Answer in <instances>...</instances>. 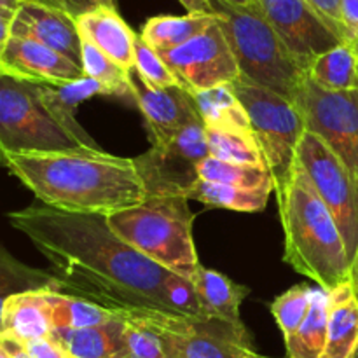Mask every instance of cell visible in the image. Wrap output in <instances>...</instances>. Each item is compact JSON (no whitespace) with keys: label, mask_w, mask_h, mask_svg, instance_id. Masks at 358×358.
I'll return each mask as SVG.
<instances>
[{"label":"cell","mask_w":358,"mask_h":358,"mask_svg":"<svg viewBox=\"0 0 358 358\" xmlns=\"http://www.w3.org/2000/svg\"><path fill=\"white\" fill-rule=\"evenodd\" d=\"M7 219L48 259L65 294L115 313L175 315L164 292L173 273L115 236L107 215L34 205Z\"/></svg>","instance_id":"obj_1"},{"label":"cell","mask_w":358,"mask_h":358,"mask_svg":"<svg viewBox=\"0 0 358 358\" xmlns=\"http://www.w3.org/2000/svg\"><path fill=\"white\" fill-rule=\"evenodd\" d=\"M0 166L62 212L110 215L147 198L135 161L107 152L3 154Z\"/></svg>","instance_id":"obj_2"},{"label":"cell","mask_w":358,"mask_h":358,"mask_svg":"<svg viewBox=\"0 0 358 358\" xmlns=\"http://www.w3.org/2000/svg\"><path fill=\"white\" fill-rule=\"evenodd\" d=\"M275 194L285 234L283 261L325 290L348 282L352 268L338 224L299 161L275 185Z\"/></svg>","instance_id":"obj_3"},{"label":"cell","mask_w":358,"mask_h":358,"mask_svg":"<svg viewBox=\"0 0 358 358\" xmlns=\"http://www.w3.org/2000/svg\"><path fill=\"white\" fill-rule=\"evenodd\" d=\"M108 227L126 245L184 278L199 268L189 199L180 194L147 196L142 203L107 215Z\"/></svg>","instance_id":"obj_4"},{"label":"cell","mask_w":358,"mask_h":358,"mask_svg":"<svg viewBox=\"0 0 358 358\" xmlns=\"http://www.w3.org/2000/svg\"><path fill=\"white\" fill-rule=\"evenodd\" d=\"M210 6L233 49L241 79L296 100L308 73L273 30L259 2L240 7L210 0Z\"/></svg>","instance_id":"obj_5"},{"label":"cell","mask_w":358,"mask_h":358,"mask_svg":"<svg viewBox=\"0 0 358 358\" xmlns=\"http://www.w3.org/2000/svg\"><path fill=\"white\" fill-rule=\"evenodd\" d=\"M101 154L70 131L42 98L41 84L0 70V156L3 154Z\"/></svg>","instance_id":"obj_6"},{"label":"cell","mask_w":358,"mask_h":358,"mask_svg":"<svg viewBox=\"0 0 358 358\" xmlns=\"http://www.w3.org/2000/svg\"><path fill=\"white\" fill-rule=\"evenodd\" d=\"M229 87L247 110L273 182L275 185L280 184L289 175L297 147L306 133L299 107L289 98L241 77L231 83Z\"/></svg>","instance_id":"obj_7"},{"label":"cell","mask_w":358,"mask_h":358,"mask_svg":"<svg viewBox=\"0 0 358 358\" xmlns=\"http://www.w3.org/2000/svg\"><path fill=\"white\" fill-rule=\"evenodd\" d=\"M296 159L310 177L318 196L339 227L350 268L358 250V182L338 154L315 133L306 131L297 147Z\"/></svg>","instance_id":"obj_8"},{"label":"cell","mask_w":358,"mask_h":358,"mask_svg":"<svg viewBox=\"0 0 358 358\" xmlns=\"http://www.w3.org/2000/svg\"><path fill=\"white\" fill-rule=\"evenodd\" d=\"M159 331L168 358H262L252 346L247 327L217 318L138 311Z\"/></svg>","instance_id":"obj_9"},{"label":"cell","mask_w":358,"mask_h":358,"mask_svg":"<svg viewBox=\"0 0 358 358\" xmlns=\"http://www.w3.org/2000/svg\"><path fill=\"white\" fill-rule=\"evenodd\" d=\"M294 103L306 131L320 136L358 182V90L327 91L306 77Z\"/></svg>","instance_id":"obj_10"},{"label":"cell","mask_w":358,"mask_h":358,"mask_svg":"<svg viewBox=\"0 0 358 358\" xmlns=\"http://www.w3.org/2000/svg\"><path fill=\"white\" fill-rule=\"evenodd\" d=\"M210 156L206 126L203 122L182 129L163 143H152L135 166L145 184L147 196L180 194L199 180L198 168Z\"/></svg>","instance_id":"obj_11"},{"label":"cell","mask_w":358,"mask_h":358,"mask_svg":"<svg viewBox=\"0 0 358 358\" xmlns=\"http://www.w3.org/2000/svg\"><path fill=\"white\" fill-rule=\"evenodd\" d=\"M159 55L173 72L178 86L191 94L229 86L240 79L236 58L219 21L180 48Z\"/></svg>","instance_id":"obj_12"},{"label":"cell","mask_w":358,"mask_h":358,"mask_svg":"<svg viewBox=\"0 0 358 358\" xmlns=\"http://www.w3.org/2000/svg\"><path fill=\"white\" fill-rule=\"evenodd\" d=\"M262 14L304 72L324 52L345 44L308 0H257Z\"/></svg>","instance_id":"obj_13"},{"label":"cell","mask_w":358,"mask_h":358,"mask_svg":"<svg viewBox=\"0 0 358 358\" xmlns=\"http://www.w3.org/2000/svg\"><path fill=\"white\" fill-rule=\"evenodd\" d=\"M128 83L133 100L145 119L152 143L168 142L182 129L203 122L192 94L178 84L170 87L149 86L135 66L128 70Z\"/></svg>","instance_id":"obj_14"},{"label":"cell","mask_w":358,"mask_h":358,"mask_svg":"<svg viewBox=\"0 0 358 358\" xmlns=\"http://www.w3.org/2000/svg\"><path fill=\"white\" fill-rule=\"evenodd\" d=\"M0 70L20 79L48 86H69L84 79L83 66L55 49L28 38L10 37L0 52Z\"/></svg>","instance_id":"obj_15"},{"label":"cell","mask_w":358,"mask_h":358,"mask_svg":"<svg viewBox=\"0 0 358 358\" xmlns=\"http://www.w3.org/2000/svg\"><path fill=\"white\" fill-rule=\"evenodd\" d=\"M10 37L38 42L66 56L76 65L83 66V56H80L83 38L77 30L76 17L62 10L23 0L14 14Z\"/></svg>","instance_id":"obj_16"},{"label":"cell","mask_w":358,"mask_h":358,"mask_svg":"<svg viewBox=\"0 0 358 358\" xmlns=\"http://www.w3.org/2000/svg\"><path fill=\"white\" fill-rule=\"evenodd\" d=\"M76 24L80 38L96 45L126 72L135 66V42L138 35L119 16L117 9L98 6L76 17Z\"/></svg>","instance_id":"obj_17"},{"label":"cell","mask_w":358,"mask_h":358,"mask_svg":"<svg viewBox=\"0 0 358 358\" xmlns=\"http://www.w3.org/2000/svg\"><path fill=\"white\" fill-rule=\"evenodd\" d=\"M51 338L72 358H128L124 318L86 329H52Z\"/></svg>","instance_id":"obj_18"},{"label":"cell","mask_w":358,"mask_h":358,"mask_svg":"<svg viewBox=\"0 0 358 358\" xmlns=\"http://www.w3.org/2000/svg\"><path fill=\"white\" fill-rule=\"evenodd\" d=\"M358 348V296L352 280L329 290L327 345L322 358H353Z\"/></svg>","instance_id":"obj_19"},{"label":"cell","mask_w":358,"mask_h":358,"mask_svg":"<svg viewBox=\"0 0 358 358\" xmlns=\"http://www.w3.org/2000/svg\"><path fill=\"white\" fill-rule=\"evenodd\" d=\"M51 313L44 290H30L7 296L2 308V334L20 343L49 338Z\"/></svg>","instance_id":"obj_20"},{"label":"cell","mask_w":358,"mask_h":358,"mask_svg":"<svg viewBox=\"0 0 358 358\" xmlns=\"http://www.w3.org/2000/svg\"><path fill=\"white\" fill-rule=\"evenodd\" d=\"M203 311L206 317L227 322L236 327H243L240 317V306L250 294V289L234 283L226 275L199 266L191 278Z\"/></svg>","instance_id":"obj_21"},{"label":"cell","mask_w":358,"mask_h":358,"mask_svg":"<svg viewBox=\"0 0 358 358\" xmlns=\"http://www.w3.org/2000/svg\"><path fill=\"white\" fill-rule=\"evenodd\" d=\"M217 21L215 14L187 13L185 16H154L143 24L140 37L157 52L180 48Z\"/></svg>","instance_id":"obj_22"},{"label":"cell","mask_w":358,"mask_h":358,"mask_svg":"<svg viewBox=\"0 0 358 358\" xmlns=\"http://www.w3.org/2000/svg\"><path fill=\"white\" fill-rule=\"evenodd\" d=\"M329 290L315 287L313 301L301 327L285 341L289 358H322L327 345Z\"/></svg>","instance_id":"obj_23"},{"label":"cell","mask_w":358,"mask_h":358,"mask_svg":"<svg viewBox=\"0 0 358 358\" xmlns=\"http://www.w3.org/2000/svg\"><path fill=\"white\" fill-rule=\"evenodd\" d=\"M271 192H275V187L245 189L229 184L198 180L185 192V198L189 201L196 199V201H201L208 206H215V208L255 213L262 212L266 208Z\"/></svg>","instance_id":"obj_24"},{"label":"cell","mask_w":358,"mask_h":358,"mask_svg":"<svg viewBox=\"0 0 358 358\" xmlns=\"http://www.w3.org/2000/svg\"><path fill=\"white\" fill-rule=\"evenodd\" d=\"M192 98L206 128L254 133L247 110L229 86L199 91Z\"/></svg>","instance_id":"obj_25"},{"label":"cell","mask_w":358,"mask_h":358,"mask_svg":"<svg viewBox=\"0 0 358 358\" xmlns=\"http://www.w3.org/2000/svg\"><path fill=\"white\" fill-rule=\"evenodd\" d=\"M308 79L327 91L358 90V58L348 42L318 56L308 69Z\"/></svg>","instance_id":"obj_26"},{"label":"cell","mask_w":358,"mask_h":358,"mask_svg":"<svg viewBox=\"0 0 358 358\" xmlns=\"http://www.w3.org/2000/svg\"><path fill=\"white\" fill-rule=\"evenodd\" d=\"M49 304L52 329H86L101 325L117 317L115 311L90 303L83 297L56 290H44Z\"/></svg>","instance_id":"obj_27"},{"label":"cell","mask_w":358,"mask_h":358,"mask_svg":"<svg viewBox=\"0 0 358 358\" xmlns=\"http://www.w3.org/2000/svg\"><path fill=\"white\" fill-rule=\"evenodd\" d=\"M199 180L229 184L236 187H275L273 175L266 164H236L208 156L198 168Z\"/></svg>","instance_id":"obj_28"},{"label":"cell","mask_w":358,"mask_h":358,"mask_svg":"<svg viewBox=\"0 0 358 358\" xmlns=\"http://www.w3.org/2000/svg\"><path fill=\"white\" fill-rule=\"evenodd\" d=\"M30 290L63 292V287L52 273L23 264L0 245V294L10 296V294L30 292Z\"/></svg>","instance_id":"obj_29"},{"label":"cell","mask_w":358,"mask_h":358,"mask_svg":"<svg viewBox=\"0 0 358 358\" xmlns=\"http://www.w3.org/2000/svg\"><path fill=\"white\" fill-rule=\"evenodd\" d=\"M206 140L210 156L215 159L236 164H266L254 133L206 128Z\"/></svg>","instance_id":"obj_30"},{"label":"cell","mask_w":358,"mask_h":358,"mask_svg":"<svg viewBox=\"0 0 358 358\" xmlns=\"http://www.w3.org/2000/svg\"><path fill=\"white\" fill-rule=\"evenodd\" d=\"M83 70L84 76L96 80L103 87L105 94L108 96H133L131 87L128 83V72L122 66H119L114 59L100 51L96 45L83 38Z\"/></svg>","instance_id":"obj_31"},{"label":"cell","mask_w":358,"mask_h":358,"mask_svg":"<svg viewBox=\"0 0 358 358\" xmlns=\"http://www.w3.org/2000/svg\"><path fill=\"white\" fill-rule=\"evenodd\" d=\"M313 290L315 289H311L308 283H299L276 297L269 306L285 341L301 327L306 318L311 301H313Z\"/></svg>","instance_id":"obj_32"},{"label":"cell","mask_w":358,"mask_h":358,"mask_svg":"<svg viewBox=\"0 0 358 358\" xmlns=\"http://www.w3.org/2000/svg\"><path fill=\"white\" fill-rule=\"evenodd\" d=\"M124 318V338L128 358H168L163 338L138 311L119 313Z\"/></svg>","instance_id":"obj_33"},{"label":"cell","mask_w":358,"mask_h":358,"mask_svg":"<svg viewBox=\"0 0 358 358\" xmlns=\"http://www.w3.org/2000/svg\"><path fill=\"white\" fill-rule=\"evenodd\" d=\"M135 70L152 87H170L178 84L159 52L150 48L140 35L135 42Z\"/></svg>","instance_id":"obj_34"},{"label":"cell","mask_w":358,"mask_h":358,"mask_svg":"<svg viewBox=\"0 0 358 358\" xmlns=\"http://www.w3.org/2000/svg\"><path fill=\"white\" fill-rule=\"evenodd\" d=\"M164 292L175 315L189 318H208L203 311L198 292L189 278L173 273L164 285Z\"/></svg>","instance_id":"obj_35"},{"label":"cell","mask_w":358,"mask_h":358,"mask_svg":"<svg viewBox=\"0 0 358 358\" xmlns=\"http://www.w3.org/2000/svg\"><path fill=\"white\" fill-rule=\"evenodd\" d=\"M308 3L327 21L329 27L341 37V41L346 42V34L341 21V0H308Z\"/></svg>","instance_id":"obj_36"},{"label":"cell","mask_w":358,"mask_h":358,"mask_svg":"<svg viewBox=\"0 0 358 358\" xmlns=\"http://www.w3.org/2000/svg\"><path fill=\"white\" fill-rule=\"evenodd\" d=\"M28 2H35L41 3V6L51 7V9H58L72 17L83 16V14L90 13V10L96 9L100 6L98 0H28Z\"/></svg>","instance_id":"obj_37"},{"label":"cell","mask_w":358,"mask_h":358,"mask_svg":"<svg viewBox=\"0 0 358 358\" xmlns=\"http://www.w3.org/2000/svg\"><path fill=\"white\" fill-rule=\"evenodd\" d=\"M23 346L31 358H72L65 352V348L59 343H56L51 336L23 343Z\"/></svg>","instance_id":"obj_38"},{"label":"cell","mask_w":358,"mask_h":358,"mask_svg":"<svg viewBox=\"0 0 358 358\" xmlns=\"http://www.w3.org/2000/svg\"><path fill=\"white\" fill-rule=\"evenodd\" d=\"M341 21L346 42L358 38V0H341Z\"/></svg>","instance_id":"obj_39"},{"label":"cell","mask_w":358,"mask_h":358,"mask_svg":"<svg viewBox=\"0 0 358 358\" xmlns=\"http://www.w3.org/2000/svg\"><path fill=\"white\" fill-rule=\"evenodd\" d=\"M0 339H2V343L6 345V348L9 350L10 353V358H31L28 355V352L24 350L23 343L16 341V339L9 338L7 334H0Z\"/></svg>","instance_id":"obj_40"},{"label":"cell","mask_w":358,"mask_h":358,"mask_svg":"<svg viewBox=\"0 0 358 358\" xmlns=\"http://www.w3.org/2000/svg\"><path fill=\"white\" fill-rule=\"evenodd\" d=\"M14 13H2L0 10V52L6 48L7 41L10 38V24H13Z\"/></svg>","instance_id":"obj_41"},{"label":"cell","mask_w":358,"mask_h":358,"mask_svg":"<svg viewBox=\"0 0 358 358\" xmlns=\"http://www.w3.org/2000/svg\"><path fill=\"white\" fill-rule=\"evenodd\" d=\"M185 7L187 13H199V14H213L210 0H178Z\"/></svg>","instance_id":"obj_42"},{"label":"cell","mask_w":358,"mask_h":358,"mask_svg":"<svg viewBox=\"0 0 358 358\" xmlns=\"http://www.w3.org/2000/svg\"><path fill=\"white\" fill-rule=\"evenodd\" d=\"M23 0H0V10L2 13H14L16 14L17 7L21 6Z\"/></svg>","instance_id":"obj_43"},{"label":"cell","mask_w":358,"mask_h":358,"mask_svg":"<svg viewBox=\"0 0 358 358\" xmlns=\"http://www.w3.org/2000/svg\"><path fill=\"white\" fill-rule=\"evenodd\" d=\"M350 280H352L353 289H355V292L358 296V250L355 255V261H353V264H352V275H350Z\"/></svg>","instance_id":"obj_44"},{"label":"cell","mask_w":358,"mask_h":358,"mask_svg":"<svg viewBox=\"0 0 358 358\" xmlns=\"http://www.w3.org/2000/svg\"><path fill=\"white\" fill-rule=\"evenodd\" d=\"M227 3H233V6H240V7H250L257 3V0H224Z\"/></svg>","instance_id":"obj_45"},{"label":"cell","mask_w":358,"mask_h":358,"mask_svg":"<svg viewBox=\"0 0 358 358\" xmlns=\"http://www.w3.org/2000/svg\"><path fill=\"white\" fill-rule=\"evenodd\" d=\"M7 296L6 294H0V334H2V308H3V303H6Z\"/></svg>","instance_id":"obj_46"},{"label":"cell","mask_w":358,"mask_h":358,"mask_svg":"<svg viewBox=\"0 0 358 358\" xmlns=\"http://www.w3.org/2000/svg\"><path fill=\"white\" fill-rule=\"evenodd\" d=\"M0 358H10L9 350L6 348V345L2 343V339H0Z\"/></svg>","instance_id":"obj_47"},{"label":"cell","mask_w":358,"mask_h":358,"mask_svg":"<svg viewBox=\"0 0 358 358\" xmlns=\"http://www.w3.org/2000/svg\"><path fill=\"white\" fill-rule=\"evenodd\" d=\"M100 2V6H107V7H114V9H117V0H98Z\"/></svg>","instance_id":"obj_48"},{"label":"cell","mask_w":358,"mask_h":358,"mask_svg":"<svg viewBox=\"0 0 358 358\" xmlns=\"http://www.w3.org/2000/svg\"><path fill=\"white\" fill-rule=\"evenodd\" d=\"M348 44L352 45L353 51H355V55H357V58H358V38H355V41H352V42H348Z\"/></svg>","instance_id":"obj_49"},{"label":"cell","mask_w":358,"mask_h":358,"mask_svg":"<svg viewBox=\"0 0 358 358\" xmlns=\"http://www.w3.org/2000/svg\"><path fill=\"white\" fill-rule=\"evenodd\" d=\"M353 358H358V348H357V352H355V355H353Z\"/></svg>","instance_id":"obj_50"},{"label":"cell","mask_w":358,"mask_h":358,"mask_svg":"<svg viewBox=\"0 0 358 358\" xmlns=\"http://www.w3.org/2000/svg\"><path fill=\"white\" fill-rule=\"evenodd\" d=\"M262 358H269V357H262Z\"/></svg>","instance_id":"obj_51"}]
</instances>
